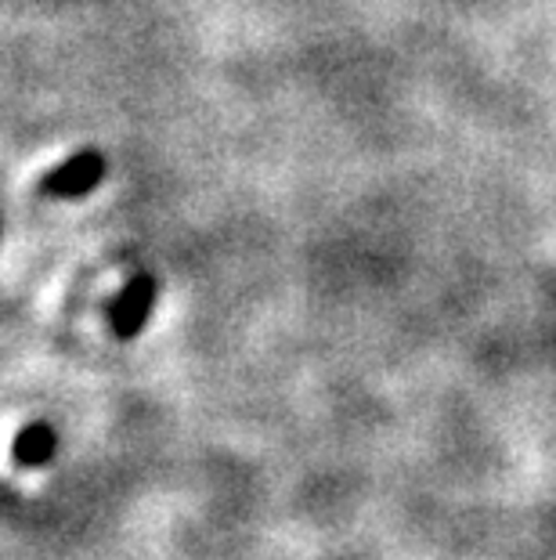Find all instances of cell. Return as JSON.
<instances>
[{
    "label": "cell",
    "instance_id": "cell-1",
    "mask_svg": "<svg viewBox=\"0 0 556 560\" xmlns=\"http://www.w3.org/2000/svg\"><path fill=\"white\" fill-rule=\"evenodd\" d=\"M102 177H105V156L94 149H84L76 156H69L66 163H58L55 171H47L40 192L51 199H80L94 192L102 185Z\"/></svg>",
    "mask_w": 556,
    "mask_h": 560
},
{
    "label": "cell",
    "instance_id": "cell-3",
    "mask_svg": "<svg viewBox=\"0 0 556 560\" xmlns=\"http://www.w3.org/2000/svg\"><path fill=\"white\" fill-rule=\"evenodd\" d=\"M58 448V438H55V427L51 423H26L15 438V445H11V456H15L19 467H44V463H51Z\"/></svg>",
    "mask_w": 556,
    "mask_h": 560
},
{
    "label": "cell",
    "instance_id": "cell-2",
    "mask_svg": "<svg viewBox=\"0 0 556 560\" xmlns=\"http://www.w3.org/2000/svg\"><path fill=\"white\" fill-rule=\"evenodd\" d=\"M152 304H156V279L152 276H134L120 296L109 307V326L120 340H134L141 329L149 326L152 318Z\"/></svg>",
    "mask_w": 556,
    "mask_h": 560
}]
</instances>
